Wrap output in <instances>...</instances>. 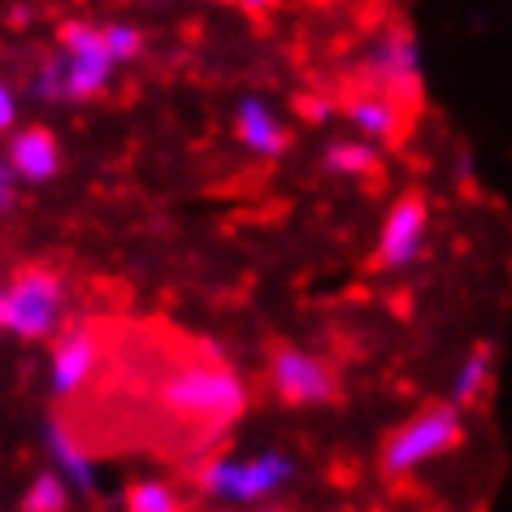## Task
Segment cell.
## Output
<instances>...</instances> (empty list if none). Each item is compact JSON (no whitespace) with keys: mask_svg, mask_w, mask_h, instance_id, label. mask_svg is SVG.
Returning a JSON list of instances; mask_svg holds the SVG:
<instances>
[{"mask_svg":"<svg viewBox=\"0 0 512 512\" xmlns=\"http://www.w3.org/2000/svg\"><path fill=\"white\" fill-rule=\"evenodd\" d=\"M369 70L382 87H395V92H417L421 83V53L417 40L404 31H391L387 40L378 44V53L369 57Z\"/></svg>","mask_w":512,"mask_h":512,"instance_id":"obj_9","label":"cell"},{"mask_svg":"<svg viewBox=\"0 0 512 512\" xmlns=\"http://www.w3.org/2000/svg\"><path fill=\"white\" fill-rule=\"evenodd\" d=\"M113 53L105 48V31L87 27V22H70L61 31V53L44 61L35 92L44 100H87L100 96L113 79Z\"/></svg>","mask_w":512,"mask_h":512,"instance_id":"obj_1","label":"cell"},{"mask_svg":"<svg viewBox=\"0 0 512 512\" xmlns=\"http://www.w3.org/2000/svg\"><path fill=\"white\" fill-rule=\"evenodd\" d=\"M61 317H66V287L57 274L48 270H27L14 278V287L5 291V322L22 339H48L57 335Z\"/></svg>","mask_w":512,"mask_h":512,"instance_id":"obj_5","label":"cell"},{"mask_svg":"<svg viewBox=\"0 0 512 512\" xmlns=\"http://www.w3.org/2000/svg\"><path fill=\"white\" fill-rule=\"evenodd\" d=\"M217 5H239V9H265L270 0H217Z\"/></svg>","mask_w":512,"mask_h":512,"instance_id":"obj_21","label":"cell"},{"mask_svg":"<svg viewBox=\"0 0 512 512\" xmlns=\"http://www.w3.org/2000/svg\"><path fill=\"white\" fill-rule=\"evenodd\" d=\"M426 235H430L426 200L421 196L395 200L378 235V265L382 270H408V265H417L426 256Z\"/></svg>","mask_w":512,"mask_h":512,"instance_id":"obj_6","label":"cell"},{"mask_svg":"<svg viewBox=\"0 0 512 512\" xmlns=\"http://www.w3.org/2000/svg\"><path fill=\"white\" fill-rule=\"evenodd\" d=\"M100 31H105V48L113 53V61H131L144 48V35L135 27H126V22H113V27H100Z\"/></svg>","mask_w":512,"mask_h":512,"instance_id":"obj_18","label":"cell"},{"mask_svg":"<svg viewBox=\"0 0 512 512\" xmlns=\"http://www.w3.org/2000/svg\"><path fill=\"white\" fill-rule=\"evenodd\" d=\"M491 369H495V356H491V348H473L465 361H460V369H456V378H452V404L456 408H469L473 400H482V391L491 387Z\"/></svg>","mask_w":512,"mask_h":512,"instance_id":"obj_14","label":"cell"},{"mask_svg":"<svg viewBox=\"0 0 512 512\" xmlns=\"http://www.w3.org/2000/svg\"><path fill=\"white\" fill-rule=\"evenodd\" d=\"M14 118H18V100H14V92H9L5 83H0V131H9Z\"/></svg>","mask_w":512,"mask_h":512,"instance_id":"obj_19","label":"cell"},{"mask_svg":"<svg viewBox=\"0 0 512 512\" xmlns=\"http://www.w3.org/2000/svg\"><path fill=\"white\" fill-rule=\"evenodd\" d=\"M270 382H274L278 400H287V404H330L335 400V374H330V365L300 348H283L274 356Z\"/></svg>","mask_w":512,"mask_h":512,"instance_id":"obj_7","label":"cell"},{"mask_svg":"<svg viewBox=\"0 0 512 512\" xmlns=\"http://www.w3.org/2000/svg\"><path fill=\"white\" fill-rule=\"evenodd\" d=\"M48 456L57 460V469H61V478H66L70 491H79V495H96V465H92V456L83 452V443L74 439V434L61 426H48Z\"/></svg>","mask_w":512,"mask_h":512,"instance_id":"obj_12","label":"cell"},{"mask_svg":"<svg viewBox=\"0 0 512 512\" xmlns=\"http://www.w3.org/2000/svg\"><path fill=\"white\" fill-rule=\"evenodd\" d=\"M0 322H5V296H0Z\"/></svg>","mask_w":512,"mask_h":512,"instance_id":"obj_22","label":"cell"},{"mask_svg":"<svg viewBox=\"0 0 512 512\" xmlns=\"http://www.w3.org/2000/svg\"><path fill=\"white\" fill-rule=\"evenodd\" d=\"M161 404L174 408L183 417H200V421H235L248 404L243 378L226 365H183L161 382Z\"/></svg>","mask_w":512,"mask_h":512,"instance_id":"obj_2","label":"cell"},{"mask_svg":"<svg viewBox=\"0 0 512 512\" xmlns=\"http://www.w3.org/2000/svg\"><path fill=\"white\" fill-rule=\"evenodd\" d=\"M348 118L352 126L361 131L365 139H391L395 131H400V105L387 96V92H374V96H356L348 105Z\"/></svg>","mask_w":512,"mask_h":512,"instance_id":"obj_13","label":"cell"},{"mask_svg":"<svg viewBox=\"0 0 512 512\" xmlns=\"http://www.w3.org/2000/svg\"><path fill=\"white\" fill-rule=\"evenodd\" d=\"M9 165L14 174H22L27 183H48L61 170V148L48 131H22L14 144H9Z\"/></svg>","mask_w":512,"mask_h":512,"instance_id":"obj_11","label":"cell"},{"mask_svg":"<svg viewBox=\"0 0 512 512\" xmlns=\"http://www.w3.org/2000/svg\"><path fill=\"white\" fill-rule=\"evenodd\" d=\"M126 508L131 512H174L178 495L165 482H139L131 495H126Z\"/></svg>","mask_w":512,"mask_h":512,"instance_id":"obj_17","label":"cell"},{"mask_svg":"<svg viewBox=\"0 0 512 512\" xmlns=\"http://www.w3.org/2000/svg\"><path fill=\"white\" fill-rule=\"evenodd\" d=\"M66 504H70V486L61 473H40V478L31 482V495H27L31 512H61Z\"/></svg>","mask_w":512,"mask_h":512,"instance_id":"obj_16","label":"cell"},{"mask_svg":"<svg viewBox=\"0 0 512 512\" xmlns=\"http://www.w3.org/2000/svg\"><path fill=\"white\" fill-rule=\"evenodd\" d=\"M296 482V460L287 452H261V456H222L200 473V491L222 504H261V499L283 495Z\"/></svg>","mask_w":512,"mask_h":512,"instance_id":"obj_3","label":"cell"},{"mask_svg":"<svg viewBox=\"0 0 512 512\" xmlns=\"http://www.w3.org/2000/svg\"><path fill=\"white\" fill-rule=\"evenodd\" d=\"M326 170L343 174V178H365V174L378 170V152H374V144H330Z\"/></svg>","mask_w":512,"mask_h":512,"instance_id":"obj_15","label":"cell"},{"mask_svg":"<svg viewBox=\"0 0 512 512\" xmlns=\"http://www.w3.org/2000/svg\"><path fill=\"white\" fill-rule=\"evenodd\" d=\"M460 430H465V421H460V408L452 400L413 417L408 426H400L391 434L387 447H382V473L395 478V482L413 478L421 465H430V460L452 452V447L460 443Z\"/></svg>","mask_w":512,"mask_h":512,"instance_id":"obj_4","label":"cell"},{"mask_svg":"<svg viewBox=\"0 0 512 512\" xmlns=\"http://www.w3.org/2000/svg\"><path fill=\"white\" fill-rule=\"evenodd\" d=\"M9 200H14V187H9V165L0 161V209H5Z\"/></svg>","mask_w":512,"mask_h":512,"instance_id":"obj_20","label":"cell"},{"mask_svg":"<svg viewBox=\"0 0 512 512\" xmlns=\"http://www.w3.org/2000/svg\"><path fill=\"white\" fill-rule=\"evenodd\" d=\"M96 361H100V343L92 330H70L53 352V391L57 395L83 391L96 374Z\"/></svg>","mask_w":512,"mask_h":512,"instance_id":"obj_8","label":"cell"},{"mask_svg":"<svg viewBox=\"0 0 512 512\" xmlns=\"http://www.w3.org/2000/svg\"><path fill=\"white\" fill-rule=\"evenodd\" d=\"M235 135H239V144L256 152V157H278V152H287V131H283V122H278V113L265 105V100H239V109H235Z\"/></svg>","mask_w":512,"mask_h":512,"instance_id":"obj_10","label":"cell"}]
</instances>
